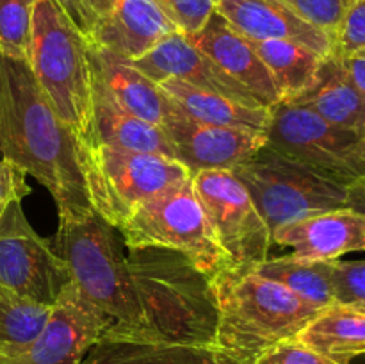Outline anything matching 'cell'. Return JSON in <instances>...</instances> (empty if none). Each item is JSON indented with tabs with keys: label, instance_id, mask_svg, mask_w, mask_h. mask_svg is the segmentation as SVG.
Listing matches in <instances>:
<instances>
[{
	"label": "cell",
	"instance_id": "cell-1",
	"mask_svg": "<svg viewBox=\"0 0 365 364\" xmlns=\"http://www.w3.org/2000/svg\"><path fill=\"white\" fill-rule=\"evenodd\" d=\"M56 245L81 295L113 321L102 338L210 345L212 314L168 298V282L127 259L121 236L95 211L59 221Z\"/></svg>",
	"mask_w": 365,
	"mask_h": 364
},
{
	"label": "cell",
	"instance_id": "cell-2",
	"mask_svg": "<svg viewBox=\"0 0 365 364\" xmlns=\"http://www.w3.org/2000/svg\"><path fill=\"white\" fill-rule=\"evenodd\" d=\"M0 157L53 196L59 221L91 213L82 153L39 88L27 59L0 50Z\"/></svg>",
	"mask_w": 365,
	"mask_h": 364
},
{
	"label": "cell",
	"instance_id": "cell-3",
	"mask_svg": "<svg viewBox=\"0 0 365 364\" xmlns=\"http://www.w3.org/2000/svg\"><path fill=\"white\" fill-rule=\"evenodd\" d=\"M207 285L216 310L210 346L235 364H255L274 345L296 338L323 310L252 268L228 264Z\"/></svg>",
	"mask_w": 365,
	"mask_h": 364
},
{
	"label": "cell",
	"instance_id": "cell-4",
	"mask_svg": "<svg viewBox=\"0 0 365 364\" xmlns=\"http://www.w3.org/2000/svg\"><path fill=\"white\" fill-rule=\"evenodd\" d=\"M27 61L52 109L77 139L81 153L95 145V81L88 41L57 0L34 2Z\"/></svg>",
	"mask_w": 365,
	"mask_h": 364
},
{
	"label": "cell",
	"instance_id": "cell-5",
	"mask_svg": "<svg viewBox=\"0 0 365 364\" xmlns=\"http://www.w3.org/2000/svg\"><path fill=\"white\" fill-rule=\"evenodd\" d=\"M116 231L132 252L173 250L207 280L228 266L196 196L192 177L141 203Z\"/></svg>",
	"mask_w": 365,
	"mask_h": 364
},
{
	"label": "cell",
	"instance_id": "cell-6",
	"mask_svg": "<svg viewBox=\"0 0 365 364\" xmlns=\"http://www.w3.org/2000/svg\"><path fill=\"white\" fill-rule=\"evenodd\" d=\"M82 166L93 211L114 228L141 203L192 177L180 161L98 141L82 150Z\"/></svg>",
	"mask_w": 365,
	"mask_h": 364
},
{
	"label": "cell",
	"instance_id": "cell-7",
	"mask_svg": "<svg viewBox=\"0 0 365 364\" xmlns=\"http://www.w3.org/2000/svg\"><path fill=\"white\" fill-rule=\"evenodd\" d=\"M230 171L248 189L271 232L296 218L348 207V186L269 146Z\"/></svg>",
	"mask_w": 365,
	"mask_h": 364
},
{
	"label": "cell",
	"instance_id": "cell-8",
	"mask_svg": "<svg viewBox=\"0 0 365 364\" xmlns=\"http://www.w3.org/2000/svg\"><path fill=\"white\" fill-rule=\"evenodd\" d=\"M356 141L359 132L335 127L309 107L278 102L269 109L266 146L344 186L365 175Z\"/></svg>",
	"mask_w": 365,
	"mask_h": 364
},
{
	"label": "cell",
	"instance_id": "cell-9",
	"mask_svg": "<svg viewBox=\"0 0 365 364\" xmlns=\"http://www.w3.org/2000/svg\"><path fill=\"white\" fill-rule=\"evenodd\" d=\"M192 186L230 266L255 268L269 259L273 232L248 189L230 170L196 171Z\"/></svg>",
	"mask_w": 365,
	"mask_h": 364
},
{
	"label": "cell",
	"instance_id": "cell-10",
	"mask_svg": "<svg viewBox=\"0 0 365 364\" xmlns=\"http://www.w3.org/2000/svg\"><path fill=\"white\" fill-rule=\"evenodd\" d=\"M70 284L73 278L63 257L31 227L21 202L9 203L0 218V288L53 307Z\"/></svg>",
	"mask_w": 365,
	"mask_h": 364
},
{
	"label": "cell",
	"instance_id": "cell-11",
	"mask_svg": "<svg viewBox=\"0 0 365 364\" xmlns=\"http://www.w3.org/2000/svg\"><path fill=\"white\" fill-rule=\"evenodd\" d=\"M113 321L70 284L43 330L21 348L0 350V364H81Z\"/></svg>",
	"mask_w": 365,
	"mask_h": 364
},
{
	"label": "cell",
	"instance_id": "cell-12",
	"mask_svg": "<svg viewBox=\"0 0 365 364\" xmlns=\"http://www.w3.org/2000/svg\"><path fill=\"white\" fill-rule=\"evenodd\" d=\"M173 102V100H171ZM173 145L175 157L191 170H234L266 146L262 132L202 123L175 106L160 125Z\"/></svg>",
	"mask_w": 365,
	"mask_h": 364
},
{
	"label": "cell",
	"instance_id": "cell-13",
	"mask_svg": "<svg viewBox=\"0 0 365 364\" xmlns=\"http://www.w3.org/2000/svg\"><path fill=\"white\" fill-rule=\"evenodd\" d=\"M130 63L153 82L177 79L195 88L220 93L246 106L264 107L248 89L228 77L214 61L196 49L191 39L180 31L168 34L145 56Z\"/></svg>",
	"mask_w": 365,
	"mask_h": 364
},
{
	"label": "cell",
	"instance_id": "cell-14",
	"mask_svg": "<svg viewBox=\"0 0 365 364\" xmlns=\"http://www.w3.org/2000/svg\"><path fill=\"white\" fill-rule=\"evenodd\" d=\"M273 243L307 261H335L344 253L365 252V214L346 207L296 218L274 228Z\"/></svg>",
	"mask_w": 365,
	"mask_h": 364
},
{
	"label": "cell",
	"instance_id": "cell-15",
	"mask_svg": "<svg viewBox=\"0 0 365 364\" xmlns=\"http://www.w3.org/2000/svg\"><path fill=\"white\" fill-rule=\"evenodd\" d=\"M187 38L228 77L248 89L264 107L271 109L280 102V93L273 75L257 54L253 43L239 34L220 13H214L202 31Z\"/></svg>",
	"mask_w": 365,
	"mask_h": 364
},
{
	"label": "cell",
	"instance_id": "cell-16",
	"mask_svg": "<svg viewBox=\"0 0 365 364\" xmlns=\"http://www.w3.org/2000/svg\"><path fill=\"white\" fill-rule=\"evenodd\" d=\"M88 57L96 91L106 95L125 113L134 114L157 127L164 123L173 109V102L157 82L141 74L130 59L116 56L93 43H88Z\"/></svg>",
	"mask_w": 365,
	"mask_h": 364
},
{
	"label": "cell",
	"instance_id": "cell-17",
	"mask_svg": "<svg viewBox=\"0 0 365 364\" xmlns=\"http://www.w3.org/2000/svg\"><path fill=\"white\" fill-rule=\"evenodd\" d=\"M216 13L250 41L284 39L323 57L334 54V39L327 32L307 24L278 0H217Z\"/></svg>",
	"mask_w": 365,
	"mask_h": 364
},
{
	"label": "cell",
	"instance_id": "cell-18",
	"mask_svg": "<svg viewBox=\"0 0 365 364\" xmlns=\"http://www.w3.org/2000/svg\"><path fill=\"white\" fill-rule=\"evenodd\" d=\"M177 31L153 0H113L86 41L134 61Z\"/></svg>",
	"mask_w": 365,
	"mask_h": 364
},
{
	"label": "cell",
	"instance_id": "cell-19",
	"mask_svg": "<svg viewBox=\"0 0 365 364\" xmlns=\"http://www.w3.org/2000/svg\"><path fill=\"white\" fill-rule=\"evenodd\" d=\"M291 103L309 107L339 128L359 132L365 127V98L351 84L334 54L324 57L312 86Z\"/></svg>",
	"mask_w": 365,
	"mask_h": 364
},
{
	"label": "cell",
	"instance_id": "cell-20",
	"mask_svg": "<svg viewBox=\"0 0 365 364\" xmlns=\"http://www.w3.org/2000/svg\"><path fill=\"white\" fill-rule=\"evenodd\" d=\"M81 364H235L207 345L102 338Z\"/></svg>",
	"mask_w": 365,
	"mask_h": 364
},
{
	"label": "cell",
	"instance_id": "cell-21",
	"mask_svg": "<svg viewBox=\"0 0 365 364\" xmlns=\"http://www.w3.org/2000/svg\"><path fill=\"white\" fill-rule=\"evenodd\" d=\"M157 84L173 100L175 106L202 123L266 134L269 107L246 106L220 93L195 88L177 79H166Z\"/></svg>",
	"mask_w": 365,
	"mask_h": 364
},
{
	"label": "cell",
	"instance_id": "cell-22",
	"mask_svg": "<svg viewBox=\"0 0 365 364\" xmlns=\"http://www.w3.org/2000/svg\"><path fill=\"white\" fill-rule=\"evenodd\" d=\"M296 339L337 363L349 364L365 355V307H324Z\"/></svg>",
	"mask_w": 365,
	"mask_h": 364
},
{
	"label": "cell",
	"instance_id": "cell-23",
	"mask_svg": "<svg viewBox=\"0 0 365 364\" xmlns=\"http://www.w3.org/2000/svg\"><path fill=\"white\" fill-rule=\"evenodd\" d=\"M95 134L96 141L114 148L138 153H155V156L175 157L173 145L164 131L150 121L141 120L134 114L110 102L106 95L95 89Z\"/></svg>",
	"mask_w": 365,
	"mask_h": 364
},
{
	"label": "cell",
	"instance_id": "cell-24",
	"mask_svg": "<svg viewBox=\"0 0 365 364\" xmlns=\"http://www.w3.org/2000/svg\"><path fill=\"white\" fill-rule=\"evenodd\" d=\"M252 43L273 75L280 93V102H291L305 93L316 81L317 71L324 61L323 56L294 41L269 39Z\"/></svg>",
	"mask_w": 365,
	"mask_h": 364
},
{
	"label": "cell",
	"instance_id": "cell-25",
	"mask_svg": "<svg viewBox=\"0 0 365 364\" xmlns=\"http://www.w3.org/2000/svg\"><path fill=\"white\" fill-rule=\"evenodd\" d=\"M262 277L278 282L305 302L324 309L335 303L331 261H307L294 256L267 259L252 268Z\"/></svg>",
	"mask_w": 365,
	"mask_h": 364
},
{
	"label": "cell",
	"instance_id": "cell-26",
	"mask_svg": "<svg viewBox=\"0 0 365 364\" xmlns=\"http://www.w3.org/2000/svg\"><path fill=\"white\" fill-rule=\"evenodd\" d=\"M50 310L0 288V350L29 345L43 330Z\"/></svg>",
	"mask_w": 365,
	"mask_h": 364
},
{
	"label": "cell",
	"instance_id": "cell-27",
	"mask_svg": "<svg viewBox=\"0 0 365 364\" xmlns=\"http://www.w3.org/2000/svg\"><path fill=\"white\" fill-rule=\"evenodd\" d=\"M36 0H0V50L27 59Z\"/></svg>",
	"mask_w": 365,
	"mask_h": 364
},
{
	"label": "cell",
	"instance_id": "cell-28",
	"mask_svg": "<svg viewBox=\"0 0 365 364\" xmlns=\"http://www.w3.org/2000/svg\"><path fill=\"white\" fill-rule=\"evenodd\" d=\"M292 11L296 16L327 32L335 41L339 29L353 0H278Z\"/></svg>",
	"mask_w": 365,
	"mask_h": 364
},
{
	"label": "cell",
	"instance_id": "cell-29",
	"mask_svg": "<svg viewBox=\"0 0 365 364\" xmlns=\"http://www.w3.org/2000/svg\"><path fill=\"white\" fill-rule=\"evenodd\" d=\"M180 32L191 36L202 31L216 13L217 0H153Z\"/></svg>",
	"mask_w": 365,
	"mask_h": 364
},
{
	"label": "cell",
	"instance_id": "cell-30",
	"mask_svg": "<svg viewBox=\"0 0 365 364\" xmlns=\"http://www.w3.org/2000/svg\"><path fill=\"white\" fill-rule=\"evenodd\" d=\"M335 303L365 307V259L331 261Z\"/></svg>",
	"mask_w": 365,
	"mask_h": 364
},
{
	"label": "cell",
	"instance_id": "cell-31",
	"mask_svg": "<svg viewBox=\"0 0 365 364\" xmlns=\"http://www.w3.org/2000/svg\"><path fill=\"white\" fill-rule=\"evenodd\" d=\"M334 54L365 56V0H353L335 36Z\"/></svg>",
	"mask_w": 365,
	"mask_h": 364
},
{
	"label": "cell",
	"instance_id": "cell-32",
	"mask_svg": "<svg viewBox=\"0 0 365 364\" xmlns=\"http://www.w3.org/2000/svg\"><path fill=\"white\" fill-rule=\"evenodd\" d=\"M255 364H341L317 350L303 345L296 338L282 341L264 352Z\"/></svg>",
	"mask_w": 365,
	"mask_h": 364
},
{
	"label": "cell",
	"instance_id": "cell-33",
	"mask_svg": "<svg viewBox=\"0 0 365 364\" xmlns=\"http://www.w3.org/2000/svg\"><path fill=\"white\" fill-rule=\"evenodd\" d=\"M57 2L73 21L75 27L88 39L95 31L96 24L110 9L113 0H57Z\"/></svg>",
	"mask_w": 365,
	"mask_h": 364
},
{
	"label": "cell",
	"instance_id": "cell-34",
	"mask_svg": "<svg viewBox=\"0 0 365 364\" xmlns=\"http://www.w3.org/2000/svg\"><path fill=\"white\" fill-rule=\"evenodd\" d=\"M31 193V188L25 182V173L13 163L0 157V218L9 203L21 202Z\"/></svg>",
	"mask_w": 365,
	"mask_h": 364
},
{
	"label": "cell",
	"instance_id": "cell-35",
	"mask_svg": "<svg viewBox=\"0 0 365 364\" xmlns=\"http://www.w3.org/2000/svg\"><path fill=\"white\" fill-rule=\"evenodd\" d=\"M334 56L339 59L342 70L348 75L356 91L365 98V56H339V54H334Z\"/></svg>",
	"mask_w": 365,
	"mask_h": 364
},
{
	"label": "cell",
	"instance_id": "cell-36",
	"mask_svg": "<svg viewBox=\"0 0 365 364\" xmlns=\"http://www.w3.org/2000/svg\"><path fill=\"white\" fill-rule=\"evenodd\" d=\"M348 209L365 214V175L348 186Z\"/></svg>",
	"mask_w": 365,
	"mask_h": 364
},
{
	"label": "cell",
	"instance_id": "cell-37",
	"mask_svg": "<svg viewBox=\"0 0 365 364\" xmlns=\"http://www.w3.org/2000/svg\"><path fill=\"white\" fill-rule=\"evenodd\" d=\"M355 157L365 170V127L362 131H359V141H356L355 146Z\"/></svg>",
	"mask_w": 365,
	"mask_h": 364
}]
</instances>
